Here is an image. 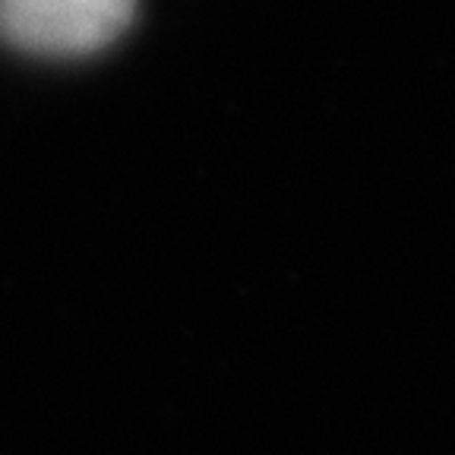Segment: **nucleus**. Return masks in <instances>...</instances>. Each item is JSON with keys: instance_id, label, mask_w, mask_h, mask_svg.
Here are the masks:
<instances>
[{"instance_id": "obj_1", "label": "nucleus", "mask_w": 455, "mask_h": 455, "mask_svg": "<svg viewBox=\"0 0 455 455\" xmlns=\"http://www.w3.org/2000/svg\"><path fill=\"white\" fill-rule=\"evenodd\" d=\"M136 0H0V42L26 54L83 57L133 22Z\"/></svg>"}]
</instances>
